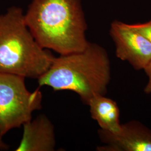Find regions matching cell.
I'll use <instances>...</instances> for the list:
<instances>
[{
	"label": "cell",
	"mask_w": 151,
	"mask_h": 151,
	"mask_svg": "<svg viewBox=\"0 0 151 151\" xmlns=\"http://www.w3.org/2000/svg\"><path fill=\"white\" fill-rule=\"evenodd\" d=\"M56 146L54 127L41 114L23 125V133L16 151H53Z\"/></svg>",
	"instance_id": "cell-7"
},
{
	"label": "cell",
	"mask_w": 151,
	"mask_h": 151,
	"mask_svg": "<svg viewBox=\"0 0 151 151\" xmlns=\"http://www.w3.org/2000/svg\"><path fill=\"white\" fill-rule=\"evenodd\" d=\"M98 135L104 145L98 151H151V130L137 120L122 124L116 133L100 129Z\"/></svg>",
	"instance_id": "cell-6"
},
{
	"label": "cell",
	"mask_w": 151,
	"mask_h": 151,
	"mask_svg": "<svg viewBox=\"0 0 151 151\" xmlns=\"http://www.w3.org/2000/svg\"><path fill=\"white\" fill-rule=\"evenodd\" d=\"M25 78L0 72V136L20 128L32 119L35 111L42 107L39 88L28 90Z\"/></svg>",
	"instance_id": "cell-4"
},
{
	"label": "cell",
	"mask_w": 151,
	"mask_h": 151,
	"mask_svg": "<svg viewBox=\"0 0 151 151\" xmlns=\"http://www.w3.org/2000/svg\"><path fill=\"white\" fill-rule=\"evenodd\" d=\"M87 105L90 107L92 118L97 122L100 129L116 133L121 129L119 107L113 100L105 95L92 98Z\"/></svg>",
	"instance_id": "cell-8"
},
{
	"label": "cell",
	"mask_w": 151,
	"mask_h": 151,
	"mask_svg": "<svg viewBox=\"0 0 151 151\" xmlns=\"http://www.w3.org/2000/svg\"><path fill=\"white\" fill-rule=\"evenodd\" d=\"M54 58L33 37L22 8L11 6L0 14V72L38 79Z\"/></svg>",
	"instance_id": "cell-3"
},
{
	"label": "cell",
	"mask_w": 151,
	"mask_h": 151,
	"mask_svg": "<svg viewBox=\"0 0 151 151\" xmlns=\"http://www.w3.org/2000/svg\"><path fill=\"white\" fill-rule=\"evenodd\" d=\"M9 145L3 140L2 137L0 136V151H7L9 150Z\"/></svg>",
	"instance_id": "cell-11"
},
{
	"label": "cell",
	"mask_w": 151,
	"mask_h": 151,
	"mask_svg": "<svg viewBox=\"0 0 151 151\" xmlns=\"http://www.w3.org/2000/svg\"><path fill=\"white\" fill-rule=\"evenodd\" d=\"M24 16L43 48L67 55L81 52L89 42L81 0H32Z\"/></svg>",
	"instance_id": "cell-1"
},
{
	"label": "cell",
	"mask_w": 151,
	"mask_h": 151,
	"mask_svg": "<svg viewBox=\"0 0 151 151\" xmlns=\"http://www.w3.org/2000/svg\"><path fill=\"white\" fill-rule=\"evenodd\" d=\"M110 79L111 65L106 50L89 42L81 52L55 57L38 82L39 87H50L54 91L74 92L87 105L92 98L106 94Z\"/></svg>",
	"instance_id": "cell-2"
},
{
	"label": "cell",
	"mask_w": 151,
	"mask_h": 151,
	"mask_svg": "<svg viewBox=\"0 0 151 151\" xmlns=\"http://www.w3.org/2000/svg\"><path fill=\"white\" fill-rule=\"evenodd\" d=\"M130 25L137 32H139L151 43V20L143 24Z\"/></svg>",
	"instance_id": "cell-9"
},
{
	"label": "cell",
	"mask_w": 151,
	"mask_h": 151,
	"mask_svg": "<svg viewBox=\"0 0 151 151\" xmlns=\"http://www.w3.org/2000/svg\"><path fill=\"white\" fill-rule=\"evenodd\" d=\"M146 75L147 76L148 81L146 84V87L144 89V92L147 94H151V60L150 62L148 63V64L147 65L145 69Z\"/></svg>",
	"instance_id": "cell-10"
},
{
	"label": "cell",
	"mask_w": 151,
	"mask_h": 151,
	"mask_svg": "<svg viewBox=\"0 0 151 151\" xmlns=\"http://www.w3.org/2000/svg\"><path fill=\"white\" fill-rule=\"evenodd\" d=\"M110 35L116 56L128 62L135 70H144L151 60V43L130 24L118 20L111 22Z\"/></svg>",
	"instance_id": "cell-5"
}]
</instances>
